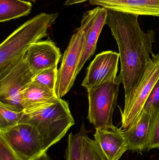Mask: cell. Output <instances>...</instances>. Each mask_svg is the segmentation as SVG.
I'll use <instances>...</instances> for the list:
<instances>
[{"instance_id": "cell-1", "label": "cell", "mask_w": 159, "mask_h": 160, "mask_svg": "<svg viewBox=\"0 0 159 160\" xmlns=\"http://www.w3.org/2000/svg\"><path fill=\"white\" fill-rule=\"evenodd\" d=\"M139 16L108 9L105 21L119 50L120 71L115 81L124 87V108L143 79L153 54L155 32H144L138 22Z\"/></svg>"}, {"instance_id": "cell-2", "label": "cell", "mask_w": 159, "mask_h": 160, "mask_svg": "<svg viewBox=\"0 0 159 160\" xmlns=\"http://www.w3.org/2000/svg\"><path fill=\"white\" fill-rule=\"evenodd\" d=\"M19 124H29L35 128L48 151L66 135L75 121L68 102L59 98L54 102L24 111Z\"/></svg>"}, {"instance_id": "cell-3", "label": "cell", "mask_w": 159, "mask_h": 160, "mask_svg": "<svg viewBox=\"0 0 159 160\" xmlns=\"http://www.w3.org/2000/svg\"><path fill=\"white\" fill-rule=\"evenodd\" d=\"M58 17V13H41L17 28L0 46V70L25 55L33 44L47 36L49 29Z\"/></svg>"}, {"instance_id": "cell-4", "label": "cell", "mask_w": 159, "mask_h": 160, "mask_svg": "<svg viewBox=\"0 0 159 160\" xmlns=\"http://www.w3.org/2000/svg\"><path fill=\"white\" fill-rule=\"evenodd\" d=\"M116 78L87 88V118L95 128L113 126V116L117 103L119 84Z\"/></svg>"}, {"instance_id": "cell-5", "label": "cell", "mask_w": 159, "mask_h": 160, "mask_svg": "<svg viewBox=\"0 0 159 160\" xmlns=\"http://www.w3.org/2000/svg\"><path fill=\"white\" fill-rule=\"evenodd\" d=\"M25 55L0 70V102L22 110L21 94L35 76L29 68Z\"/></svg>"}, {"instance_id": "cell-6", "label": "cell", "mask_w": 159, "mask_h": 160, "mask_svg": "<svg viewBox=\"0 0 159 160\" xmlns=\"http://www.w3.org/2000/svg\"><path fill=\"white\" fill-rule=\"evenodd\" d=\"M0 136L23 160H35L47 153L43 138L35 128L18 124L2 132Z\"/></svg>"}, {"instance_id": "cell-7", "label": "cell", "mask_w": 159, "mask_h": 160, "mask_svg": "<svg viewBox=\"0 0 159 160\" xmlns=\"http://www.w3.org/2000/svg\"><path fill=\"white\" fill-rule=\"evenodd\" d=\"M159 78V53L152 54L144 76L121 113V129H126L139 119L146 102Z\"/></svg>"}, {"instance_id": "cell-8", "label": "cell", "mask_w": 159, "mask_h": 160, "mask_svg": "<svg viewBox=\"0 0 159 160\" xmlns=\"http://www.w3.org/2000/svg\"><path fill=\"white\" fill-rule=\"evenodd\" d=\"M86 32L82 25L72 35L64 52L61 65L58 70L55 93L59 98L64 97L72 87L77 75L85 44Z\"/></svg>"}, {"instance_id": "cell-9", "label": "cell", "mask_w": 159, "mask_h": 160, "mask_svg": "<svg viewBox=\"0 0 159 160\" xmlns=\"http://www.w3.org/2000/svg\"><path fill=\"white\" fill-rule=\"evenodd\" d=\"M107 12L108 9L98 6L83 14L80 25L85 28L86 38L82 56L77 70V75L86 62L95 53L99 37L105 25Z\"/></svg>"}, {"instance_id": "cell-10", "label": "cell", "mask_w": 159, "mask_h": 160, "mask_svg": "<svg viewBox=\"0 0 159 160\" xmlns=\"http://www.w3.org/2000/svg\"><path fill=\"white\" fill-rule=\"evenodd\" d=\"M119 59V53L112 51L103 52L96 55L88 67L82 86L87 89L116 78Z\"/></svg>"}, {"instance_id": "cell-11", "label": "cell", "mask_w": 159, "mask_h": 160, "mask_svg": "<svg viewBox=\"0 0 159 160\" xmlns=\"http://www.w3.org/2000/svg\"><path fill=\"white\" fill-rule=\"evenodd\" d=\"M61 56L59 48L49 40L33 44L25 55L29 68L35 76L45 69L58 66Z\"/></svg>"}, {"instance_id": "cell-12", "label": "cell", "mask_w": 159, "mask_h": 160, "mask_svg": "<svg viewBox=\"0 0 159 160\" xmlns=\"http://www.w3.org/2000/svg\"><path fill=\"white\" fill-rule=\"evenodd\" d=\"M95 129L94 140L106 160H119L129 150L121 128L113 125Z\"/></svg>"}, {"instance_id": "cell-13", "label": "cell", "mask_w": 159, "mask_h": 160, "mask_svg": "<svg viewBox=\"0 0 159 160\" xmlns=\"http://www.w3.org/2000/svg\"><path fill=\"white\" fill-rule=\"evenodd\" d=\"M92 5L138 16H159V0H90Z\"/></svg>"}, {"instance_id": "cell-14", "label": "cell", "mask_w": 159, "mask_h": 160, "mask_svg": "<svg viewBox=\"0 0 159 160\" xmlns=\"http://www.w3.org/2000/svg\"><path fill=\"white\" fill-rule=\"evenodd\" d=\"M154 111H143L139 119L122 133L129 147V150L141 153L147 150Z\"/></svg>"}, {"instance_id": "cell-15", "label": "cell", "mask_w": 159, "mask_h": 160, "mask_svg": "<svg viewBox=\"0 0 159 160\" xmlns=\"http://www.w3.org/2000/svg\"><path fill=\"white\" fill-rule=\"evenodd\" d=\"M59 98L54 91L31 82L21 94V104L24 111L32 110L54 102Z\"/></svg>"}, {"instance_id": "cell-16", "label": "cell", "mask_w": 159, "mask_h": 160, "mask_svg": "<svg viewBox=\"0 0 159 160\" xmlns=\"http://www.w3.org/2000/svg\"><path fill=\"white\" fill-rule=\"evenodd\" d=\"M32 5L30 2L23 0H0V22L28 16Z\"/></svg>"}, {"instance_id": "cell-17", "label": "cell", "mask_w": 159, "mask_h": 160, "mask_svg": "<svg viewBox=\"0 0 159 160\" xmlns=\"http://www.w3.org/2000/svg\"><path fill=\"white\" fill-rule=\"evenodd\" d=\"M23 113L24 110L22 109L0 102V132L17 125Z\"/></svg>"}, {"instance_id": "cell-18", "label": "cell", "mask_w": 159, "mask_h": 160, "mask_svg": "<svg viewBox=\"0 0 159 160\" xmlns=\"http://www.w3.org/2000/svg\"><path fill=\"white\" fill-rule=\"evenodd\" d=\"M86 129L83 122L78 132L75 134L71 132L69 134L64 156L66 160H82L83 134Z\"/></svg>"}, {"instance_id": "cell-19", "label": "cell", "mask_w": 159, "mask_h": 160, "mask_svg": "<svg viewBox=\"0 0 159 160\" xmlns=\"http://www.w3.org/2000/svg\"><path fill=\"white\" fill-rule=\"evenodd\" d=\"M58 66L45 69L34 76L31 82L55 92L58 78Z\"/></svg>"}, {"instance_id": "cell-20", "label": "cell", "mask_w": 159, "mask_h": 160, "mask_svg": "<svg viewBox=\"0 0 159 160\" xmlns=\"http://www.w3.org/2000/svg\"><path fill=\"white\" fill-rule=\"evenodd\" d=\"M82 160H106L95 141L89 137L87 129L83 134Z\"/></svg>"}, {"instance_id": "cell-21", "label": "cell", "mask_w": 159, "mask_h": 160, "mask_svg": "<svg viewBox=\"0 0 159 160\" xmlns=\"http://www.w3.org/2000/svg\"><path fill=\"white\" fill-rule=\"evenodd\" d=\"M154 148L159 149V108L153 111L147 150L149 151Z\"/></svg>"}, {"instance_id": "cell-22", "label": "cell", "mask_w": 159, "mask_h": 160, "mask_svg": "<svg viewBox=\"0 0 159 160\" xmlns=\"http://www.w3.org/2000/svg\"><path fill=\"white\" fill-rule=\"evenodd\" d=\"M159 108V78L149 95L143 111H156Z\"/></svg>"}, {"instance_id": "cell-23", "label": "cell", "mask_w": 159, "mask_h": 160, "mask_svg": "<svg viewBox=\"0 0 159 160\" xmlns=\"http://www.w3.org/2000/svg\"><path fill=\"white\" fill-rule=\"evenodd\" d=\"M0 160H23L10 148L2 136H0Z\"/></svg>"}, {"instance_id": "cell-24", "label": "cell", "mask_w": 159, "mask_h": 160, "mask_svg": "<svg viewBox=\"0 0 159 160\" xmlns=\"http://www.w3.org/2000/svg\"><path fill=\"white\" fill-rule=\"evenodd\" d=\"M89 1L90 0H66L64 2V6H69L77 4L82 3L87 1Z\"/></svg>"}, {"instance_id": "cell-25", "label": "cell", "mask_w": 159, "mask_h": 160, "mask_svg": "<svg viewBox=\"0 0 159 160\" xmlns=\"http://www.w3.org/2000/svg\"><path fill=\"white\" fill-rule=\"evenodd\" d=\"M35 160H51L50 157L48 155L47 153H45L40 158H38Z\"/></svg>"}, {"instance_id": "cell-26", "label": "cell", "mask_w": 159, "mask_h": 160, "mask_svg": "<svg viewBox=\"0 0 159 160\" xmlns=\"http://www.w3.org/2000/svg\"><path fill=\"white\" fill-rule=\"evenodd\" d=\"M29 1H30V2H32L35 3V2H36V1H37V0H29Z\"/></svg>"}]
</instances>
